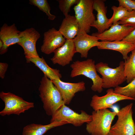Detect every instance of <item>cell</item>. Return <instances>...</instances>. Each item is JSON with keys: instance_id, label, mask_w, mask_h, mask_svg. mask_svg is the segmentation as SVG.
<instances>
[{"instance_id": "obj_1", "label": "cell", "mask_w": 135, "mask_h": 135, "mask_svg": "<svg viewBox=\"0 0 135 135\" xmlns=\"http://www.w3.org/2000/svg\"><path fill=\"white\" fill-rule=\"evenodd\" d=\"M38 88L43 108L48 116L53 115L64 103L62 95L52 81L44 75Z\"/></svg>"}, {"instance_id": "obj_2", "label": "cell", "mask_w": 135, "mask_h": 135, "mask_svg": "<svg viewBox=\"0 0 135 135\" xmlns=\"http://www.w3.org/2000/svg\"><path fill=\"white\" fill-rule=\"evenodd\" d=\"M117 112L107 109L92 112V120L86 124V129L90 135H108Z\"/></svg>"}, {"instance_id": "obj_3", "label": "cell", "mask_w": 135, "mask_h": 135, "mask_svg": "<svg viewBox=\"0 0 135 135\" xmlns=\"http://www.w3.org/2000/svg\"><path fill=\"white\" fill-rule=\"evenodd\" d=\"M70 67L72 69L70 75L71 78L84 76L92 81L93 84L91 88L93 91L99 93L102 92V79L97 73L94 60L89 58L82 61L77 60L74 62Z\"/></svg>"}, {"instance_id": "obj_4", "label": "cell", "mask_w": 135, "mask_h": 135, "mask_svg": "<svg viewBox=\"0 0 135 135\" xmlns=\"http://www.w3.org/2000/svg\"><path fill=\"white\" fill-rule=\"evenodd\" d=\"M96 66L97 71L102 76L103 88H115L126 81L123 61L120 62L119 66L114 68L102 62L98 63Z\"/></svg>"}, {"instance_id": "obj_5", "label": "cell", "mask_w": 135, "mask_h": 135, "mask_svg": "<svg viewBox=\"0 0 135 135\" xmlns=\"http://www.w3.org/2000/svg\"><path fill=\"white\" fill-rule=\"evenodd\" d=\"M133 105L131 103L117 112V120L111 126L108 135L135 134V124L132 117Z\"/></svg>"}, {"instance_id": "obj_6", "label": "cell", "mask_w": 135, "mask_h": 135, "mask_svg": "<svg viewBox=\"0 0 135 135\" xmlns=\"http://www.w3.org/2000/svg\"><path fill=\"white\" fill-rule=\"evenodd\" d=\"M0 98L4 104V108L0 112V115L2 116L12 114L19 115L34 106L33 102L26 101L10 92H1Z\"/></svg>"}, {"instance_id": "obj_7", "label": "cell", "mask_w": 135, "mask_h": 135, "mask_svg": "<svg viewBox=\"0 0 135 135\" xmlns=\"http://www.w3.org/2000/svg\"><path fill=\"white\" fill-rule=\"evenodd\" d=\"M50 123L54 122L66 121L74 126H80L85 123L90 122L92 120V115L82 110L78 113L64 104L52 116Z\"/></svg>"}, {"instance_id": "obj_8", "label": "cell", "mask_w": 135, "mask_h": 135, "mask_svg": "<svg viewBox=\"0 0 135 135\" xmlns=\"http://www.w3.org/2000/svg\"><path fill=\"white\" fill-rule=\"evenodd\" d=\"M93 3V0H80L73 8L80 30L87 33L90 32L91 26L96 20Z\"/></svg>"}, {"instance_id": "obj_9", "label": "cell", "mask_w": 135, "mask_h": 135, "mask_svg": "<svg viewBox=\"0 0 135 135\" xmlns=\"http://www.w3.org/2000/svg\"><path fill=\"white\" fill-rule=\"evenodd\" d=\"M40 37L39 32L33 28L20 32V41L18 44L24 49L27 62L30 63L31 58L39 56L36 50V44Z\"/></svg>"}, {"instance_id": "obj_10", "label": "cell", "mask_w": 135, "mask_h": 135, "mask_svg": "<svg viewBox=\"0 0 135 135\" xmlns=\"http://www.w3.org/2000/svg\"><path fill=\"white\" fill-rule=\"evenodd\" d=\"M106 92V94L102 96L96 94L92 96L90 106L94 110L111 108L114 104L120 101L134 100L132 98L116 93L114 89L112 88L108 89Z\"/></svg>"}, {"instance_id": "obj_11", "label": "cell", "mask_w": 135, "mask_h": 135, "mask_svg": "<svg viewBox=\"0 0 135 135\" xmlns=\"http://www.w3.org/2000/svg\"><path fill=\"white\" fill-rule=\"evenodd\" d=\"M135 28L130 26L118 24H112L110 28L101 33L98 32L92 35L97 36L101 42H114L123 40Z\"/></svg>"}, {"instance_id": "obj_12", "label": "cell", "mask_w": 135, "mask_h": 135, "mask_svg": "<svg viewBox=\"0 0 135 135\" xmlns=\"http://www.w3.org/2000/svg\"><path fill=\"white\" fill-rule=\"evenodd\" d=\"M54 55L50 59L54 64L64 66L70 64L72 60L76 48L73 39H66L64 44L56 49Z\"/></svg>"}, {"instance_id": "obj_13", "label": "cell", "mask_w": 135, "mask_h": 135, "mask_svg": "<svg viewBox=\"0 0 135 135\" xmlns=\"http://www.w3.org/2000/svg\"><path fill=\"white\" fill-rule=\"evenodd\" d=\"M73 40L76 52L80 54L82 58H86L89 50L93 47L98 46L100 42L96 36L89 35L84 30H81Z\"/></svg>"}, {"instance_id": "obj_14", "label": "cell", "mask_w": 135, "mask_h": 135, "mask_svg": "<svg viewBox=\"0 0 135 135\" xmlns=\"http://www.w3.org/2000/svg\"><path fill=\"white\" fill-rule=\"evenodd\" d=\"M44 36L40 50L42 52L47 54L54 52L56 49L62 46L66 40L58 30L54 28L45 32Z\"/></svg>"}, {"instance_id": "obj_15", "label": "cell", "mask_w": 135, "mask_h": 135, "mask_svg": "<svg viewBox=\"0 0 135 135\" xmlns=\"http://www.w3.org/2000/svg\"><path fill=\"white\" fill-rule=\"evenodd\" d=\"M60 92L65 104H69L75 94L86 90L84 81L77 83L65 82L60 79L51 80Z\"/></svg>"}, {"instance_id": "obj_16", "label": "cell", "mask_w": 135, "mask_h": 135, "mask_svg": "<svg viewBox=\"0 0 135 135\" xmlns=\"http://www.w3.org/2000/svg\"><path fill=\"white\" fill-rule=\"evenodd\" d=\"M20 32L17 29L14 24L8 26L5 23L1 27L0 40L3 42L4 45L0 49V54L6 53L9 46L19 42Z\"/></svg>"}, {"instance_id": "obj_17", "label": "cell", "mask_w": 135, "mask_h": 135, "mask_svg": "<svg viewBox=\"0 0 135 135\" xmlns=\"http://www.w3.org/2000/svg\"><path fill=\"white\" fill-rule=\"evenodd\" d=\"M105 0H93V7L97 12L96 20L91 26L96 28L98 32L101 33L109 29L108 23L109 19L106 16L107 7L105 4Z\"/></svg>"}, {"instance_id": "obj_18", "label": "cell", "mask_w": 135, "mask_h": 135, "mask_svg": "<svg viewBox=\"0 0 135 135\" xmlns=\"http://www.w3.org/2000/svg\"><path fill=\"white\" fill-rule=\"evenodd\" d=\"M99 50H109L120 52L125 60L128 57V54L135 48V45L124 40L114 42H100L97 46Z\"/></svg>"}, {"instance_id": "obj_19", "label": "cell", "mask_w": 135, "mask_h": 135, "mask_svg": "<svg viewBox=\"0 0 135 135\" xmlns=\"http://www.w3.org/2000/svg\"><path fill=\"white\" fill-rule=\"evenodd\" d=\"M80 29L74 16L68 14L63 20L58 31L66 39H73Z\"/></svg>"}, {"instance_id": "obj_20", "label": "cell", "mask_w": 135, "mask_h": 135, "mask_svg": "<svg viewBox=\"0 0 135 135\" xmlns=\"http://www.w3.org/2000/svg\"><path fill=\"white\" fill-rule=\"evenodd\" d=\"M68 122L66 121L54 122L46 125L32 123L23 128L22 135H43L48 131L55 127L61 126Z\"/></svg>"}, {"instance_id": "obj_21", "label": "cell", "mask_w": 135, "mask_h": 135, "mask_svg": "<svg viewBox=\"0 0 135 135\" xmlns=\"http://www.w3.org/2000/svg\"><path fill=\"white\" fill-rule=\"evenodd\" d=\"M29 62L34 63L43 72L44 75L51 80L60 79L62 78L60 70L50 67L43 57L31 58Z\"/></svg>"}, {"instance_id": "obj_22", "label": "cell", "mask_w": 135, "mask_h": 135, "mask_svg": "<svg viewBox=\"0 0 135 135\" xmlns=\"http://www.w3.org/2000/svg\"><path fill=\"white\" fill-rule=\"evenodd\" d=\"M131 52L124 62V73L128 84L135 78V48Z\"/></svg>"}, {"instance_id": "obj_23", "label": "cell", "mask_w": 135, "mask_h": 135, "mask_svg": "<svg viewBox=\"0 0 135 135\" xmlns=\"http://www.w3.org/2000/svg\"><path fill=\"white\" fill-rule=\"evenodd\" d=\"M111 8L113 11V14L112 17L109 19L108 23L109 28L112 24L117 23L126 16L130 12L122 6L117 7L113 6Z\"/></svg>"}, {"instance_id": "obj_24", "label": "cell", "mask_w": 135, "mask_h": 135, "mask_svg": "<svg viewBox=\"0 0 135 135\" xmlns=\"http://www.w3.org/2000/svg\"><path fill=\"white\" fill-rule=\"evenodd\" d=\"M114 90L116 93L135 100V78L127 85L124 87L119 86L114 88Z\"/></svg>"}, {"instance_id": "obj_25", "label": "cell", "mask_w": 135, "mask_h": 135, "mask_svg": "<svg viewBox=\"0 0 135 135\" xmlns=\"http://www.w3.org/2000/svg\"><path fill=\"white\" fill-rule=\"evenodd\" d=\"M29 4L37 7L40 10L46 13L48 19L53 20L55 18V16L50 12V8L46 0H29Z\"/></svg>"}, {"instance_id": "obj_26", "label": "cell", "mask_w": 135, "mask_h": 135, "mask_svg": "<svg viewBox=\"0 0 135 135\" xmlns=\"http://www.w3.org/2000/svg\"><path fill=\"white\" fill-rule=\"evenodd\" d=\"M80 0H58V7L65 16L68 14L71 7L76 4Z\"/></svg>"}, {"instance_id": "obj_27", "label": "cell", "mask_w": 135, "mask_h": 135, "mask_svg": "<svg viewBox=\"0 0 135 135\" xmlns=\"http://www.w3.org/2000/svg\"><path fill=\"white\" fill-rule=\"evenodd\" d=\"M118 23L119 24L130 26L135 28V10L130 12L126 16Z\"/></svg>"}, {"instance_id": "obj_28", "label": "cell", "mask_w": 135, "mask_h": 135, "mask_svg": "<svg viewBox=\"0 0 135 135\" xmlns=\"http://www.w3.org/2000/svg\"><path fill=\"white\" fill-rule=\"evenodd\" d=\"M119 6H122L127 9L128 11L135 10V0H118Z\"/></svg>"}, {"instance_id": "obj_29", "label": "cell", "mask_w": 135, "mask_h": 135, "mask_svg": "<svg viewBox=\"0 0 135 135\" xmlns=\"http://www.w3.org/2000/svg\"><path fill=\"white\" fill-rule=\"evenodd\" d=\"M8 66L7 63L2 62L0 63V77L2 79L4 78Z\"/></svg>"}, {"instance_id": "obj_30", "label": "cell", "mask_w": 135, "mask_h": 135, "mask_svg": "<svg viewBox=\"0 0 135 135\" xmlns=\"http://www.w3.org/2000/svg\"><path fill=\"white\" fill-rule=\"evenodd\" d=\"M123 40L130 42L135 45V28Z\"/></svg>"}, {"instance_id": "obj_31", "label": "cell", "mask_w": 135, "mask_h": 135, "mask_svg": "<svg viewBox=\"0 0 135 135\" xmlns=\"http://www.w3.org/2000/svg\"><path fill=\"white\" fill-rule=\"evenodd\" d=\"M4 45L3 42L1 40H0V49L3 47Z\"/></svg>"}]
</instances>
